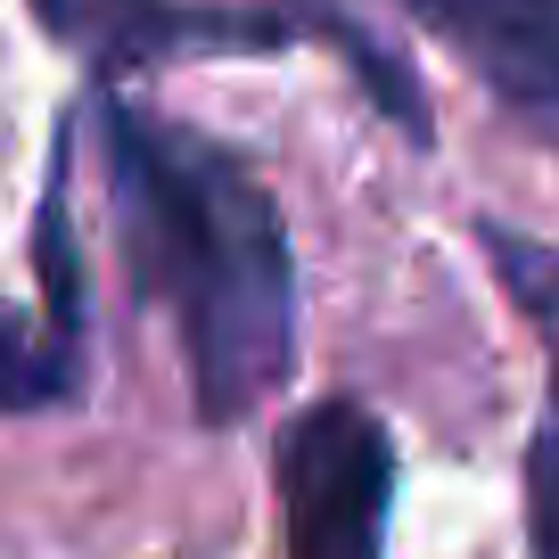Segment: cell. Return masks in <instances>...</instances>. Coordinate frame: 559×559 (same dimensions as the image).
Masks as SVG:
<instances>
[{
  "instance_id": "8992f818",
  "label": "cell",
  "mask_w": 559,
  "mask_h": 559,
  "mask_svg": "<svg viewBox=\"0 0 559 559\" xmlns=\"http://www.w3.org/2000/svg\"><path fill=\"white\" fill-rule=\"evenodd\" d=\"M91 379V354L58 346L41 313H17L0 297V412H67Z\"/></svg>"
},
{
  "instance_id": "277c9868",
  "label": "cell",
  "mask_w": 559,
  "mask_h": 559,
  "mask_svg": "<svg viewBox=\"0 0 559 559\" xmlns=\"http://www.w3.org/2000/svg\"><path fill=\"white\" fill-rule=\"evenodd\" d=\"M535 140L559 148V0H395Z\"/></svg>"
},
{
  "instance_id": "6da1fadb",
  "label": "cell",
  "mask_w": 559,
  "mask_h": 559,
  "mask_svg": "<svg viewBox=\"0 0 559 559\" xmlns=\"http://www.w3.org/2000/svg\"><path fill=\"white\" fill-rule=\"evenodd\" d=\"M99 157L132 297L174 321L198 419L230 428L297 370L288 223L247 157L116 91L99 99Z\"/></svg>"
},
{
  "instance_id": "5b68a950",
  "label": "cell",
  "mask_w": 559,
  "mask_h": 559,
  "mask_svg": "<svg viewBox=\"0 0 559 559\" xmlns=\"http://www.w3.org/2000/svg\"><path fill=\"white\" fill-rule=\"evenodd\" d=\"M477 239H486L510 305H519L526 330H535L543 379H551V403H543L535 444H526V559H559V247L519 239V230H502V223H486Z\"/></svg>"
},
{
  "instance_id": "7a4b0ae2",
  "label": "cell",
  "mask_w": 559,
  "mask_h": 559,
  "mask_svg": "<svg viewBox=\"0 0 559 559\" xmlns=\"http://www.w3.org/2000/svg\"><path fill=\"white\" fill-rule=\"evenodd\" d=\"M34 17L58 50H74L107 83L181 67V58H280L321 41L354 67L370 107L395 132H412V148H428V132H437L419 83L395 67V50L362 34L346 0H34Z\"/></svg>"
},
{
  "instance_id": "3957f363",
  "label": "cell",
  "mask_w": 559,
  "mask_h": 559,
  "mask_svg": "<svg viewBox=\"0 0 559 559\" xmlns=\"http://www.w3.org/2000/svg\"><path fill=\"white\" fill-rule=\"evenodd\" d=\"M280 559H386L395 510V437L370 403H305L272 453Z\"/></svg>"
}]
</instances>
